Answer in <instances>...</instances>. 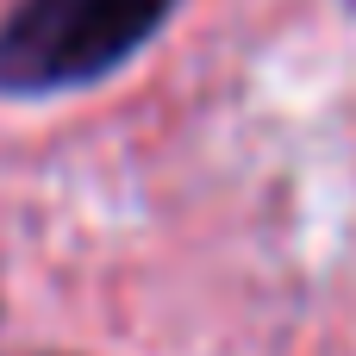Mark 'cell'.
I'll return each mask as SVG.
<instances>
[{
  "instance_id": "1",
  "label": "cell",
  "mask_w": 356,
  "mask_h": 356,
  "mask_svg": "<svg viewBox=\"0 0 356 356\" xmlns=\"http://www.w3.org/2000/svg\"><path fill=\"white\" fill-rule=\"evenodd\" d=\"M175 0H19L0 19V94H69L125 69Z\"/></svg>"
}]
</instances>
